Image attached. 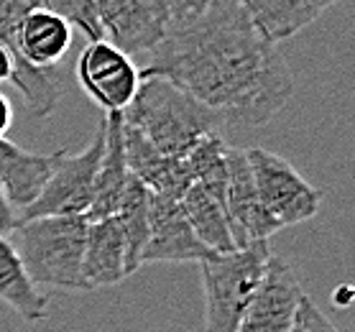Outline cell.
I'll use <instances>...</instances> for the list:
<instances>
[{"instance_id":"3","label":"cell","mask_w":355,"mask_h":332,"mask_svg":"<svg viewBox=\"0 0 355 332\" xmlns=\"http://www.w3.org/2000/svg\"><path fill=\"white\" fill-rule=\"evenodd\" d=\"M8 241L36 286L87 292L82 279L87 218H36L16 222Z\"/></svg>"},{"instance_id":"22","label":"cell","mask_w":355,"mask_h":332,"mask_svg":"<svg viewBox=\"0 0 355 332\" xmlns=\"http://www.w3.org/2000/svg\"><path fill=\"white\" fill-rule=\"evenodd\" d=\"M10 125H13V103L0 92V138H8Z\"/></svg>"},{"instance_id":"15","label":"cell","mask_w":355,"mask_h":332,"mask_svg":"<svg viewBox=\"0 0 355 332\" xmlns=\"http://www.w3.org/2000/svg\"><path fill=\"white\" fill-rule=\"evenodd\" d=\"M243 6L261 39L276 46L279 41L291 39L302 28L315 24L332 3L330 0H243Z\"/></svg>"},{"instance_id":"18","label":"cell","mask_w":355,"mask_h":332,"mask_svg":"<svg viewBox=\"0 0 355 332\" xmlns=\"http://www.w3.org/2000/svg\"><path fill=\"white\" fill-rule=\"evenodd\" d=\"M148 212H151V192L136 177H130L121 197V204L113 215L121 227L123 243H125L128 276L141 268V256L148 241Z\"/></svg>"},{"instance_id":"9","label":"cell","mask_w":355,"mask_h":332,"mask_svg":"<svg viewBox=\"0 0 355 332\" xmlns=\"http://www.w3.org/2000/svg\"><path fill=\"white\" fill-rule=\"evenodd\" d=\"M304 297L307 294L289 261L271 256L263 281L250 299L238 332H291Z\"/></svg>"},{"instance_id":"16","label":"cell","mask_w":355,"mask_h":332,"mask_svg":"<svg viewBox=\"0 0 355 332\" xmlns=\"http://www.w3.org/2000/svg\"><path fill=\"white\" fill-rule=\"evenodd\" d=\"M0 302L31 324L49 317V297L28 279L8 238L0 241Z\"/></svg>"},{"instance_id":"23","label":"cell","mask_w":355,"mask_h":332,"mask_svg":"<svg viewBox=\"0 0 355 332\" xmlns=\"http://www.w3.org/2000/svg\"><path fill=\"white\" fill-rule=\"evenodd\" d=\"M10 72H13V57H10V51L0 44V85L10 82Z\"/></svg>"},{"instance_id":"10","label":"cell","mask_w":355,"mask_h":332,"mask_svg":"<svg viewBox=\"0 0 355 332\" xmlns=\"http://www.w3.org/2000/svg\"><path fill=\"white\" fill-rule=\"evenodd\" d=\"M225 215L235 251L248 248L250 243H259V241H268L274 233H279L276 222L268 218L259 202L245 148H235L233 143L227 148Z\"/></svg>"},{"instance_id":"6","label":"cell","mask_w":355,"mask_h":332,"mask_svg":"<svg viewBox=\"0 0 355 332\" xmlns=\"http://www.w3.org/2000/svg\"><path fill=\"white\" fill-rule=\"evenodd\" d=\"M261 207L279 230L307 222L320 212L322 192L302 177L294 164L261 146L245 148Z\"/></svg>"},{"instance_id":"12","label":"cell","mask_w":355,"mask_h":332,"mask_svg":"<svg viewBox=\"0 0 355 332\" xmlns=\"http://www.w3.org/2000/svg\"><path fill=\"white\" fill-rule=\"evenodd\" d=\"M64 156V148L54 154H33L18 143L0 138V186L13 204V210H26L39 197L46 184L49 174L54 171L59 159Z\"/></svg>"},{"instance_id":"20","label":"cell","mask_w":355,"mask_h":332,"mask_svg":"<svg viewBox=\"0 0 355 332\" xmlns=\"http://www.w3.org/2000/svg\"><path fill=\"white\" fill-rule=\"evenodd\" d=\"M291 332H340V330L322 315V309L317 307L315 302L309 299V297H304L302 304H299L297 320H294Z\"/></svg>"},{"instance_id":"14","label":"cell","mask_w":355,"mask_h":332,"mask_svg":"<svg viewBox=\"0 0 355 332\" xmlns=\"http://www.w3.org/2000/svg\"><path fill=\"white\" fill-rule=\"evenodd\" d=\"M128 166H125V154H123V118L121 113L105 115V148L100 159V169L95 177V192L87 210V222L113 218L121 197L128 184Z\"/></svg>"},{"instance_id":"13","label":"cell","mask_w":355,"mask_h":332,"mask_svg":"<svg viewBox=\"0 0 355 332\" xmlns=\"http://www.w3.org/2000/svg\"><path fill=\"white\" fill-rule=\"evenodd\" d=\"M128 276L125 243L115 218L87 222V241L82 256V279L89 289L115 286Z\"/></svg>"},{"instance_id":"21","label":"cell","mask_w":355,"mask_h":332,"mask_svg":"<svg viewBox=\"0 0 355 332\" xmlns=\"http://www.w3.org/2000/svg\"><path fill=\"white\" fill-rule=\"evenodd\" d=\"M16 210H13V204L8 202V197L3 192V186H0V241L3 238H8L13 233V227H16Z\"/></svg>"},{"instance_id":"19","label":"cell","mask_w":355,"mask_h":332,"mask_svg":"<svg viewBox=\"0 0 355 332\" xmlns=\"http://www.w3.org/2000/svg\"><path fill=\"white\" fill-rule=\"evenodd\" d=\"M51 13L64 18L69 28H80L85 33L87 44L92 41H105L103 24L97 16V0H41Z\"/></svg>"},{"instance_id":"1","label":"cell","mask_w":355,"mask_h":332,"mask_svg":"<svg viewBox=\"0 0 355 332\" xmlns=\"http://www.w3.org/2000/svg\"><path fill=\"white\" fill-rule=\"evenodd\" d=\"M138 77L171 82L238 128L266 125L294 95L289 67L253 28L243 0H171L169 31Z\"/></svg>"},{"instance_id":"2","label":"cell","mask_w":355,"mask_h":332,"mask_svg":"<svg viewBox=\"0 0 355 332\" xmlns=\"http://www.w3.org/2000/svg\"><path fill=\"white\" fill-rule=\"evenodd\" d=\"M128 128L138 130L166 159L184 161L205 136L218 133V118L171 82L141 80L133 103L121 113Z\"/></svg>"},{"instance_id":"7","label":"cell","mask_w":355,"mask_h":332,"mask_svg":"<svg viewBox=\"0 0 355 332\" xmlns=\"http://www.w3.org/2000/svg\"><path fill=\"white\" fill-rule=\"evenodd\" d=\"M97 16L110 46L144 62L169 31L171 0H97Z\"/></svg>"},{"instance_id":"8","label":"cell","mask_w":355,"mask_h":332,"mask_svg":"<svg viewBox=\"0 0 355 332\" xmlns=\"http://www.w3.org/2000/svg\"><path fill=\"white\" fill-rule=\"evenodd\" d=\"M77 82L82 92L105 115L123 113L133 103L141 85L138 64L107 41H92L77 59Z\"/></svg>"},{"instance_id":"11","label":"cell","mask_w":355,"mask_h":332,"mask_svg":"<svg viewBox=\"0 0 355 332\" xmlns=\"http://www.w3.org/2000/svg\"><path fill=\"white\" fill-rule=\"evenodd\" d=\"M212 251L200 243L179 200L151 195L148 212V241H146L144 263H202Z\"/></svg>"},{"instance_id":"17","label":"cell","mask_w":355,"mask_h":332,"mask_svg":"<svg viewBox=\"0 0 355 332\" xmlns=\"http://www.w3.org/2000/svg\"><path fill=\"white\" fill-rule=\"evenodd\" d=\"M179 204H182V210H184L194 235L200 238V243L205 248H210L212 253L235 251L233 238H230V227H227L225 202L220 197H215L205 186L192 182L182 192Z\"/></svg>"},{"instance_id":"4","label":"cell","mask_w":355,"mask_h":332,"mask_svg":"<svg viewBox=\"0 0 355 332\" xmlns=\"http://www.w3.org/2000/svg\"><path fill=\"white\" fill-rule=\"evenodd\" d=\"M268 241L230 253H212L200 263L205 292V332H238L271 261Z\"/></svg>"},{"instance_id":"5","label":"cell","mask_w":355,"mask_h":332,"mask_svg":"<svg viewBox=\"0 0 355 332\" xmlns=\"http://www.w3.org/2000/svg\"><path fill=\"white\" fill-rule=\"evenodd\" d=\"M105 148V118L97 125L95 136L80 154H67L59 159L46 184L26 210H21L18 222L36 218H85L95 192V177Z\"/></svg>"}]
</instances>
